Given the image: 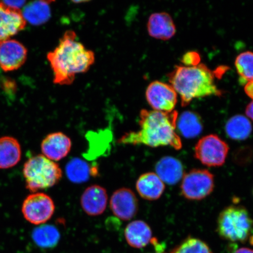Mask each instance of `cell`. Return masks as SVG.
I'll use <instances>...</instances> for the list:
<instances>
[{
  "instance_id": "8",
  "label": "cell",
  "mask_w": 253,
  "mask_h": 253,
  "mask_svg": "<svg viewBox=\"0 0 253 253\" xmlns=\"http://www.w3.org/2000/svg\"><path fill=\"white\" fill-rule=\"evenodd\" d=\"M55 210L52 199L41 192L28 195L22 206V213L25 219L35 225H42L47 222L52 217Z\"/></svg>"
},
{
  "instance_id": "18",
  "label": "cell",
  "mask_w": 253,
  "mask_h": 253,
  "mask_svg": "<svg viewBox=\"0 0 253 253\" xmlns=\"http://www.w3.org/2000/svg\"><path fill=\"white\" fill-rule=\"evenodd\" d=\"M157 175L164 183L175 185L184 175L181 161L172 157H165L158 161L156 166Z\"/></svg>"
},
{
  "instance_id": "16",
  "label": "cell",
  "mask_w": 253,
  "mask_h": 253,
  "mask_svg": "<svg viewBox=\"0 0 253 253\" xmlns=\"http://www.w3.org/2000/svg\"><path fill=\"white\" fill-rule=\"evenodd\" d=\"M136 189L142 198L148 201H156L162 196L165 183L156 173L142 174L136 182Z\"/></svg>"
},
{
  "instance_id": "7",
  "label": "cell",
  "mask_w": 253,
  "mask_h": 253,
  "mask_svg": "<svg viewBox=\"0 0 253 253\" xmlns=\"http://www.w3.org/2000/svg\"><path fill=\"white\" fill-rule=\"evenodd\" d=\"M213 189L214 176L207 169H192L183 176L181 193L189 200H202L210 195Z\"/></svg>"
},
{
  "instance_id": "13",
  "label": "cell",
  "mask_w": 253,
  "mask_h": 253,
  "mask_svg": "<svg viewBox=\"0 0 253 253\" xmlns=\"http://www.w3.org/2000/svg\"><path fill=\"white\" fill-rule=\"evenodd\" d=\"M41 147L43 156L55 162L63 159L70 153L72 141L63 132H53L43 139Z\"/></svg>"
},
{
  "instance_id": "10",
  "label": "cell",
  "mask_w": 253,
  "mask_h": 253,
  "mask_svg": "<svg viewBox=\"0 0 253 253\" xmlns=\"http://www.w3.org/2000/svg\"><path fill=\"white\" fill-rule=\"evenodd\" d=\"M111 210L119 219L127 221L132 219L138 210V201L131 189L120 188L115 192L110 201Z\"/></svg>"
},
{
  "instance_id": "11",
  "label": "cell",
  "mask_w": 253,
  "mask_h": 253,
  "mask_svg": "<svg viewBox=\"0 0 253 253\" xmlns=\"http://www.w3.org/2000/svg\"><path fill=\"white\" fill-rule=\"evenodd\" d=\"M27 53L26 47L17 40L0 43V68L5 72L17 70L26 61Z\"/></svg>"
},
{
  "instance_id": "4",
  "label": "cell",
  "mask_w": 253,
  "mask_h": 253,
  "mask_svg": "<svg viewBox=\"0 0 253 253\" xmlns=\"http://www.w3.org/2000/svg\"><path fill=\"white\" fill-rule=\"evenodd\" d=\"M217 231L224 240L231 242H246L253 236V220L242 206L231 205L221 211Z\"/></svg>"
},
{
  "instance_id": "20",
  "label": "cell",
  "mask_w": 253,
  "mask_h": 253,
  "mask_svg": "<svg viewBox=\"0 0 253 253\" xmlns=\"http://www.w3.org/2000/svg\"><path fill=\"white\" fill-rule=\"evenodd\" d=\"M52 1H38L25 5L22 12L25 21L34 25L45 24L51 17L50 4Z\"/></svg>"
},
{
  "instance_id": "21",
  "label": "cell",
  "mask_w": 253,
  "mask_h": 253,
  "mask_svg": "<svg viewBox=\"0 0 253 253\" xmlns=\"http://www.w3.org/2000/svg\"><path fill=\"white\" fill-rule=\"evenodd\" d=\"M176 126L183 137L193 138L201 133L203 126L200 117L192 112H183L178 118Z\"/></svg>"
},
{
  "instance_id": "27",
  "label": "cell",
  "mask_w": 253,
  "mask_h": 253,
  "mask_svg": "<svg viewBox=\"0 0 253 253\" xmlns=\"http://www.w3.org/2000/svg\"><path fill=\"white\" fill-rule=\"evenodd\" d=\"M0 84H1L2 90L9 96H14L17 91V84L13 79L11 78H3L1 79Z\"/></svg>"
},
{
  "instance_id": "25",
  "label": "cell",
  "mask_w": 253,
  "mask_h": 253,
  "mask_svg": "<svg viewBox=\"0 0 253 253\" xmlns=\"http://www.w3.org/2000/svg\"><path fill=\"white\" fill-rule=\"evenodd\" d=\"M235 66L242 84H246L253 81V52L248 51L240 53L236 59Z\"/></svg>"
},
{
  "instance_id": "24",
  "label": "cell",
  "mask_w": 253,
  "mask_h": 253,
  "mask_svg": "<svg viewBox=\"0 0 253 253\" xmlns=\"http://www.w3.org/2000/svg\"><path fill=\"white\" fill-rule=\"evenodd\" d=\"M66 173L72 182L81 183L87 181L91 174L88 164L80 158H74L66 167Z\"/></svg>"
},
{
  "instance_id": "12",
  "label": "cell",
  "mask_w": 253,
  "mask_h": 253,
  "mask_svg": "<svg viewBox=\"0 0 253 253\" xmlns=\"http://www.w3.org/2000/svg\"><path fill=\"white\" fill-rule=\"evenodd\" d=\"M21 10L8 7L0 2V43L23 31L27 25Z\"/></svg>"
},
{
  "instance_id": "6",
  "label": "cell",
  "mask_w": 253,
  "mask_h": 253,
  "mask_svg": "<svg viewBox=\"0 0 253 253\" xmlns=\"http://www.w3.org/2000/svg\"><path fill=\"white\" fill-rule=\"evenodd\" d=\"M229 148L226 142L217 135L210 134L202 137L195 147L194 156L208 167H220L225 163Z\"/></svg>"
},
{
  "instance_id": "5",
  "label": "cell",
  "mask_w": 253,
  "mask_h": 253,
  "mask_svg": "<svg viewBox=\"0 0 253 253\" xmlns=\"http://www.w3.org/2000/svg\"><path fill=\"white\" fill-rule=\"evenodd\" d=\"M23 175L26 188L35 193L55 185L62 178V171L54 161L38 155L25 162Z\"/></svg>"
},
{
  "instance_id": "9",
  "label": "cell",
  "mask_w": 253,
  "mask_h": 253,
  "mask_svg": "<svg viewBox=\"0 0 253 253\" xmlns=\"http://www.w3.org/2000/svg\"><path fill=\"white\" fill-rule=\"evenodd\" d=\"M146 99L153 110L169 113L175 109L177 93L170 85L154 81L148 86L145 93Z\"/></svg>"
},
{
  "instance_id": "33",
  "label": "cell",
  "mask_w": 253,
  "mask_h": 253,
  "mask_svg": "<svg viewBox=\"0 0 253 253\" xmlns=\"http://www.w3.org/2000/svg\"><path fill=\"white\" fill-rule=\"evenodd\" d=\"M161 253V252H158V253Z\"/></svg>"
},
{
  "instance_id": "30",
  "label": "cell",
  "mask_w": 253,
  "mask_h": 253,
  "mask_svg": "<svg viewBox=\"0 0 253 253\" xmlns=\"http://www.w3.org/2000/svg\"><path fill=\"white\" fill-rule=\"evenodd\" d=\"M245 91L246 94L253 100V81L248 82L245 84Z\"/></svg>"
},
{
  "instance_id": "14",
  "label": "cell",
  "mask_w": 253,
  "mask_h": 253,
  "mask_svg": "<svg viewBox=\"0 0 253 253\" xmlns=\"http://www.w3.org/2000/svg\"><path fill=\"white\" fill-rule=\"evenodd\" d=\"M108 196L105 189L100 185L88 186L82 195L81 205L84 212L91 216L102 214L105 211Z\"/></svg>"
},
{
  "instance_id": "1",
  "label": "cell",
  "mask_w": 253,
  "mask_h": 253,
  "mask_svg": "<svg viewBox=\"0 0 253 253\" xmlns=\"http://www.w3.org/2000/svg\"><path fill=\"white\" fill-rule=\"evenodd\" d=\"M178 113L142 109L137 131L126 132L118 140L119 144H143L150 147L170 146L176 150L182 148L181 138L176 132Z\"/></svg>"
},
{
  "instance_id": "26",
  "label": "cell",
  "mask_w": 253,
  "mask_h": 253,
  "mask_svg": "<svg viewBox=\"0 0 253 253\" xmlns=\"http://www.w3.org/2000/svg\"><path fill=\"white\" fill-rule=\"evenodd\" d=\"M170 253H213L202 240L189 237L174 248Z\"/></svg>"
},
{
  "instance_id": "31",
  "label": "cell",
  "mask_w": 253,
  "mask_h": 253,
  "mask_svg": "<svg viewBox=\"0 0 253 253\" xmlns=\"http://www.w3.org/2000/svg\"><path fill=\"white\" fill-rule=\"evenodd\" d=\"M246 114L247 116L253 121V101L247 106Z\"/></svg>"
},
{
  "instance_id": "3",
  "label": "cell",
  "mask_w": 253,
  "mask_h": 253,
  "mask_svg": "<svg viewBox=\"0 0 253 253\" xmlns=\"http://www.w3.org/2000/svg\"><path fill=\"white\" fill-rule=\"evenodd\" d=\"M214 75L201 63L193 66H176L169 77L170 86L179 95L181 105L185 107L196 98L222 94L215 84Z\"/></svg>"
},
{
  "instance_id": "28",
  "label": "cell",
  "mask_w": 253,
  "mask_h": 253,
  "mask_svg": "<svg viewBox=\"0 0 253 253\" xmlns=\"http://www.w3.org/2000/svg\"><path fill=\"white\" fill-rule=\"evenodd\" d=\"M200 57L197 52L186 53L183 57V62L186 66H193L199 65Z\"/></svg>"
},
{
  "instance_id": "22",
  "label": "cell",
  "mask_w": 253,
  "mask_h": 253,
  "mask_svg": "<svg viewBox=\"0 0 253 253\" xmlns=\"http://www.w3.org/2000/svg\"><path fill=\"white\" fill-rule=\"evenodd\" d=\"M32 237L34 242L39 248L52 249L58 245L61 239V234L54 226L45 224L35 229Z\"/></svg>"
},
{
  "instance_id": "29",
  "label": "cell",
  "mask_w": 253,
  "mask_h": 253,
  "mask_svg": "<svg viewBox=\"0 0 253 253\" xmlns=\"http://www.w3.org/2000/svg\"><path fill=\"white\" fill-rule=\"evenodd\" d=\"M8 7L21 10V8L24 7L26 1H2Z\"/></svg>"
},
{
  "instance_id": "17",
  "label": "cell",
  "mask_w": 253,
  "mask_h": 253,
  "mask_svg": "<svg viewBox=\"0 0 253 253\" xmlns=\"http://www.w3.org/2000/svg\"><path fill=\"white\" fill-rule=\"evenodd\" d=\"M125 235L128 244L135 249L145 248L153 239L150 227L140 220L129 223L126 227Z\"/></svg>"
},
{
  "instance_id": "2",
  "label": "cell",
  "mask_w": 253,
  "mask_h": 253,
  "mask_svg": "<svg viewBox=\"0 0 253 253\" xmlns=\"http://www.w3.org/2000/svg\"><path fill=\"white\" fill-rule=\"evenodd\" d=\"M47 59L53 74V83L69 85L76 75L89 70L95 61L94 53L77 41L75 32L66 31L54 50L47 53Z\"/></svg>"
},
{
  "instance_id": "19",
  "label": "cell",
  "mask_w": 253,
  "mask_h": 253,
  "mask_svg": "<svg viewBox=\"0 0 253 253\" xmlns=\"http://www.w3.org/2000/svg\"><path fill=\"white\" fill-rule=\"evenodd\" d=\"M21 147L17 139L5 136L0 138V169H9L20 162Z\"/></svg>"
},
{
  "instance_id": "32",
  "label": "cell",
  "mask_w": 253,
  "mask_h": 253,
  "mask_svg": "<svg viewBox=\"0 0 253 253\" xmlns=\"http://www.w3.org/2000/svg\"><path fill=\"white\" fill-rule=\"evenodd\" d=\"M234 253H253V251L251 249L242 248L237 250Z\"/></svg>"
},
{
  "instance_id": "15",
  "label": "cell",
  "mask_w": 253,
  "mask_h": 253,
  "mask_svg": "<svg viewBox=\"0 0 253 253\" xmlns=\"http://www.w3.org/2000/svg\"><path fill=\"white\" fill-rule=\"evenodd\" d=\"M147 30L151 37L163 41L172 39L176 33L172 18L166 12L152 14L148 19Z\"/></svg>"
},
{
  "instance_id": "23",
  "label": "cell",
  "mask_w": 253,
  "mask_h": 253,
  "mask_svg": "<svg viewBox=\"0 0 253 253\" xmlns=\"http://www.w3.org/2000/svg\"><path fill=\"white\" fill-rule=\"evenodd\" d=\"M225 131L229 137L237 141L245 140L252 131V125L246 117L236 115L228 120L225 126Z\"/></svg>"
}]
</instances>
